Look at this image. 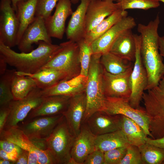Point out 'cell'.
<instances>
[{"mask_svg":"<svg viewBox=\"0 0 164 164\" xmlns=\"http://www.w3.org/2000/svg\"><path fill=\"white\" fill-rule=\"evenodd\" d=\"M19 23L11 0H1L0 42L9 47L17 46Z\"/></svg>","mask_w":164,"mask_h":164,"instance_id":"obj_11","label":"cell"},{"mask_svg":"<svg viewBox=\"0 0 164 164\" xmlns=\"http://www.w3.org/2000/svg\"><path fill=\"white\" fill-rule=\"evenodd\" d=\"M100 63L107 72L113 74L124 73L133 67L132 62L121 58L109 52L102 55Z\"/></svg>","mask_w":164,"mask_h":164,"instance_id":"obj_30","label":"cell"},{"mask_svg":"<svg viewBox=\"0 0 164 164\" xmlns=\"http://www.w3.org/2000/svg\"><path fill=\"white\" fill-rule=\"evenodd\" d=\"M105 0V1H111L112 2H113L114 1H117L118 0Z\"/></svg>","mask_w":164,"mask_h":164,"instance_id":"obj_51","label":"cell"},{"mask_svg":"<svg viewBox=\"0 0 164 164\" xmlns=\"http://www.w3.org/2000/svg\"><path fill=\"white\" fill-rule=\"evenodd\" d=\"M86 104L85 91L71 97L67 109L62 114L70 132L75 137L80 132Z\"/></svg>","mask_w":164,"mask_h":164,"instance_id":"obj_19","label":"cell"},{"mask_svg":"<svg viewBox=\"0 0 164 164\" xmlns=\"http://www.w3.org/2000/svg\"><path fill=\"white\" fill-rule=\"evenodd\" d=\"M145 140L146 143L164 149V136L157 139H153L147 137Z\"/></svg>","mask_w":164,"mask_h":164,"instance_id":"obj_42","label":"cell"},{"mask_svg":"<svg viewBox=\"0 0 164 164\" xmlns=\"http://www.w3.org/2000/svg\"><path fill=\"white\" fill-rule=\"evenodd\" d=\"M159 45L160 53L162 57H164V36L160 37Z\"/></svg>","mask_w":164,"mask_h":164,"instance_id":"obj_46","label":"cell"},{"mask_svg":"<svg viewBox=\"0 0 164 164\" xmlns=\"http://www.w3.org/2000/svg\"><path fill=\"white\" fill-rule=\"evenodd\" d=\"M0 158L3 159L12 161L9 154L1 149H0Z\"/></svg>","mask_w":164,"mask_h":164,"instance_id":"obj_47","label":"cell"},{"mask_svg":"<svg viewBox=\"0 0 164 164\" xmlns=\"http://www.w3.org/2000/svg\"><path fill=\"white\" fill-rule=\"evenodd\" d=\"M71 97L62 95L45 96L41 103L31 111L25 119L62 114L68 107Z\"/></svg>","mask_w":164,"mask_h":164,"instance_id":"obj_21","label":"cell"},{"mask_svg":"<svg viewBox=\"0 0 164 164\" xmlns=\"http://www.w3.org/2000/svg\"><path fill=\"white\" fill-rule=\"evenodd\" d=\"M38 44V47L30 52L19 53L0 42V56L18 71L34 73L43 67L60 47L43 41Z\"/></svg>","mask_w":164,"mask_h":164,"instance_id":"obj_2","label":"cell"},{"mask_svg":"<svg viewBox=\"0 0 164 164\" xmlns=\"http://www.w3.org/2000/svg\"><path fill=\"white\" fill-rule=\"evenodd\" d=\"M72 3L76 4L77 3L79 0H71Z\"/></svg>","mask_w":164,"mask_h":164,"instance_id":"obj_50","label":"cell"},{"mask_svg":"<svg viewBox=\"0 0 164 164\" xmlns=\"http://www.w3.org/2000/svg\"><path fill=\"white\" fill-rule=\"evenodd\" d=\"M101 55L93 54L91 57L85 89L86 108L82 123L86 122L95 112L105 108L106 97L102 85L103 68L100 63Z\"/></svg>","mask_w":164,"mask_h":164,"instance_id":"obj_3","label":"cell"},{"mask_svg":"<svg viewBox=\"0 0 164 164\" xmlns=\"http://www.w3.org/2000/svg\"><path fill=\"white\" fill-rule=\"evenodd\" d=\"M136 44L134 63L131 75L132 93L129 98L130 105L135 108H140V103L148 83V76L143 63L140 52L141 36L134 34Z\"/></svg>","mask_w":164,"mask_h":164,"instance_id":"obj_7","label":"cell"},{"mask_svg":"<svg viewBox=\"0 0 164 164\" xmlns=\"http://www.w3.org/2000/svg\"><path fill=\"white\" fill-rule=\"evenodd\" d=\"M138 147L143 164H161L164 161V149L146 142Z\"/></svg>","mask_w":164,"mask_h":164,"instance_id":"obj_32","label":"cell"},{"mask_svg":"<svg viewBox=\"0 0 164 164\" xmlns=\"http://www.w3.org/2000/svg\"><path fill=\"white\" fill-rule=\"evenodd\" d=\"M71 0H59L52 15L45 20V26L50 36L61 39L65 32L66 21L73 11Z\"/></svg>","mask_w":164,"mask_h":164,"instance_id":"obj_17","label":"cell"},{"mask_svg":"<svg viewBox=\"0 0 164 164\" xmlns=\"http://www.w3.org/2000/svg\"><path fill=\"white\" fill-rule=\"evenodd\" d=\"M7 63L0 56V75L4 74L7 70Z\"/></svg>","mask_w":164,"mask_h":164,"instance_id":"obj_45","label":"cell"},{"mask_svg":"<svg viewBox=\"0 0 164 164\" xmlns=\"http://www.w3.org/2000/svg\"><path fill=\"white\" fill-rule=\"evenodd\" d=\"M44 97L42 90L37 87L25 97L11 102L10 112L3 129L17 128L18 124L25 119L31 111L41 103Z\"/></svg>","mask_w":164,"mask_h":164,"instance_id":"obj_10","label":"cell"},{"mask_svg":"<svg viewBox=\"0 0 164 164\" xmlns=\"http://www.w3.org/2000/svg\"><path fill=\"white\" fill-rule=\"evenodd\" d=\"M63 117L61 114L25 119L18 124L17 128L33 142L46 141Z\"/></svg>","mask_w":164,"mask_h":164,"instance_id":"obj_8","label":"cell"},{"mask_svg":"<svg viewBox=\"0 0 164 164\" xmlns=\"http://www.w3.org/2000/svg\"><path fill=\"white\" fill-rule=\"evenodd\" d=\"M75 138L63 116L46 140L47 149L57 164H72L71 152Z\"/></svg>","mask_w":164,"mask_h":164,"instance_id":"obj_5","label":"cell"},{"mask_svg":"<svg viewBox=\"0 0 164 164\" xmlns=\"http://www.w3.org/2000/svg\"><path fill=\"white\" fill-rule=\"evenodd\" d=\"M126 10L119 9L108 16L92 29L87 32L84 39L89 44L101 36L123 17L127 16Z\"/></svg>","mask_w":164,"mask_h":164,"instance_id":"obj_28","label":"cell"},{"mask_svg":"<svg viewBox=\"0 0 164 164\" xmlns=\"http://www.w3.org/2000/svg\"><path fill=\"white\" fill-rule=\"evenodd\" d=\"M79 47V58L80 65V74L87 77L93 52L91 44L84 39L77 43Z\"/></svg>","mask_w":164,"mask_h":164,"instance_id":"obj_34","label":"cell"},{"mask_svg":"<svg viewBox=\"0 0 164 164\" xmlns=\"http://www.w3.org/2000/svg\"><path fill=\"white\" fill-rule=\"evenodd\" d=\"M14 163L15 162L12 161L2 159H0V164H14Z\"/></svg>","mask_w":164,"mask_h":164,"instance_id":"obj_48","label":"cell"},{"mask_svg":"<svg viewBox=\"0 0 164 164\" xmlns=\"http://www.w3.org/2000/svg\"><path fill=\"white\" fill-rule=\"evenodd\" d=\"M121 116L98 111L92 115L86 123L91 132L97 136L121 129Z\"/></svg>","mask_w":164,"mask_h":164,"instance_id":"obj_20","label":"cell"},{"mask_svg":"<svg viewBox=\"0 0 164 164\" xmlns=\"http://www.w3.org/2000/svg\"><path fill=\"white\" fill-rule=\"evenodd\" d=\"M59 0H38L36 16L41 17L45 20L51 15V13Z\"/></svg>","mask_w":164,"mask_h":164,"instance_id":"obj_36","label":"cell"},{"mask_svg":"<svg viewBox=\"0 0 164 164\" xmlns=\"http://www.w3.org/2000/svg\"><path fill=\"white\" fill-rule=\"evenodd\" d=\"M90 0H80L76 10L73 12L66 29L67 39L77 43L84 39L86 32L85 29V16Z\"/></svg>","mask_w":164,"mask_h":164,"instance_id":"obj_23","label":"cell"},{"mask_svg":"<svg viewBox=\"0 0 164 164\" xmlns=\"http://www.w3.org/2000/svg\"><path fill=\"white\" fill-rule=\"evenodd\" d=\"M119 164H143L138 147L128 145L126 154Z\"/></svg>","mask_w":164,"mask_h":164,"instance_id":"obj_37","label":"cell"},{"mask_svg":"<svg viewBox=\"0 0 164 164\" xmlns=\"http://www.w3.org/2000/svg\"><path fill=\"white\" fill-rule=\"evenodd\" d=\"M133 67L117 74L110 73L103 68L102 85L105 97L129 98L132 93L131 75Z\"/></svg>","mask_w":164,"mask_h":164,"instance_id":"obj_12","label":"cell"},{"mask_svg":"<svg viewBox=\"0 0 164 164\" xmlns=\"http://www.w3.org/2000/svg\"><path fill=\"white\" fill-rule=\"evenodd\" d=\"M87 77L81 74L69 79L62 80L53 86L42 90L45 97L62 95L72 97L85 91Z\"/></svg>","mask_w":164,"mask_h":164,"instance_id":"obj_22","label":"cell"},{"mask_svg":"<svg viewBox=\"0 0 164 164\" xmlns=\"http://www.w3.org/2000/svg\"><path fill=\"white\" fill-rule=\"evenodd\" d=\"M136 25L133 17L127 16L123 17L91 43L93 54L102 55L109 52L114 41L122 32L132 29Z\"/></svg>","mask_w":164,"mask_h":164,"instance_id":"obj_14","label":"cell"},{"mask_svg":"<svg viewBox=\"0 0 164 164\" xmlns=\"http://www.w3.org/2000/svg\"><path fill=\"white\" fill-rule=\"evenodd\" d=\"M12 3V5L13 8H14L15 12L16 11L17 5V3L21 1H25L27 0H11Z\"/></svg>","mask_w":164,"mask_h":164,"instance_id":"obj_49","label":"cell"},{"mask_svg":"<svg viewBox=\"0 0 164 164\" xmlns=\"http://www.w3.org/2000/svg\"><path fill=\"white\" fill-rule=\"evenodd\" d=\"M96 136L91 131L86 123H82L75 138L71 152L72 164H84L87 156L96 149Z\"/></svg>","mask_w":164,"mask_h":164,"instance_id":"obj_16","label":"cell"},{"mask_svg":"<svg viewBox=\"0 0 164 164\" xmlns=\"http://www.w3.org/2000/svg\"><path fill=\"white\" fill-rule=\"evenodd\" d=\"M16 70H7L0 76V106L9 103L14 100L12 91V82Z\"/></svg>","mask_w":164,"mask_h":164,"instance_id":"obj_33","label":"cell"},{"mask_svg":"<svg viewBox=\"0 0 164 164\" xmlns=\"http://www.w3.org/2000/svg\"><path fill=\"white\" fill-rule=\"evenodd\" d=\"M28 164H39L37 157L34 154L28 152Z\"/></svg>","mask_w":164,"mask_h":164,"instance_id":"obj_44","label":"cell"},{"mask_svg":"<svg viewBox=\"0 0 164 164\" xmlns=\"http://www.w3.org/2000/svg\"><path fill=\"white\" fill-rule=\"evenodd\" d=\"M37 87L36 83L31 77L19 75L16 71L12 82V91L14 100L22 99Z\"/></svg>","mask_w":164,"mask_h":164,"instance_id":"obj_31","label":"cell"},{"mask_svg":"<svg viewBox=\"0 0 164 164\" xmlns=\"http://www.w3.org/2000/svg\"><path fill=\"white\" fill-rule=\"evenodd\" d=\"M0 139L8 140L29 152L34 154L37 157L39 164H57L48 150H43L38 148L18 128L3 129L0 133Z\"/></svg>","mask_w":164,"mask_h":164,"instance_id":"obj_13","label":"cell"},{"mask_svg":"<svg viewBox=\"0 0 164 164\" xmlns=\"http://www.w3.org/2000/svg\"><path fill=\"white\" fill-rule=\"evenodd\" d=\"M121 115V129L130 144L138 147L145 143L147 135L143 128L133 120Z\"/></svg>","mask_w":164,"mask_h":164,"instance_id":"obj_29","label":"cell"},{"mask_svg":"<svg viewBox=\"0 0 164 164\" xmlns=\"http://www.w3.org/2000/svg\"><path fill=\"white\" fill-rule=\"evenodd\" d=\"M28 152L22 149L17 159L15 162V164H28Z\"/></svg>","mask_w":164,"mask_h":164,"instance_id":"obj_43","label":"cell"},{"mask_svg":"<svg viewBox=\"0 0 164 164\" xmlns=\"http://www.w3.org/2000/svg\"><path fill=\"white\" fill-rule=\"evenodd\" d=\"M9 103L0 106V133L3 130L10 112Z\"/></svg>","mask_w":164,"mask_h":164,"instance_id":"obj_41","label":"cell"},{"mask_svg":"<svg viewBox=\"0 0 164 164\" xmlns=\"http://www.w3.org/2000/svg\"><path fill=\"white\" fill-rule=\"evenodd\" d=\"M142 99L149 118L151 138L164 136V77L157 86L144 93Z\"/></svg>","mask_w":164,"mask_h":164,"instance_id":"obj_4","label":"cell"},{"mask_svg":"<svg viewBox=\"0 0 164 164\" xmlns=\"http://www.w3.org/2000/svg\"><path fill=\"white\" fill-rule=\"evenodd\" d=\"M119 9H121L117 2L114 3L109 1L90 0L85 16L86 33Z\"/></svg>","mask_w":164,"mask_h":164,"instance_id":"obj_18","label":"cell"},{"mask_svg":"<svg viewBox=\"0 0 164 164\" xmlns=\"http://www.w3.org/2000/svg\"><path fill=\"white\" fill-rule=\"evenodd\" d=\"M162 164H164V161L163 162H162Z\"/></svg>","mask_w":164,"mask_h":164,"instance_id":"obj_53","label":"cell"},{"mask_svg":"<svg viewBox=\"0 0 164 164\" xmlns=\"http://www.w3.org/2000/svg\"><path fill=\"white\" fill-rule=\"evenodd\" d=\"M109 52L130 61H135L136 44L132 29L125 31L118 36Z\"/></svg>","mask_w":164,"mask_h":164,"instance_id":"obj_24","label":"cell"},{"mask_svg":"<svg viewBox=\"0 0 164 164\" xmlns=\"http://www.w3.org/2000/svg\"><path fill=\"white\" fill-rule=\"evenodd\" d=\"M0 147L9 154L11 160L15 162L22 150L16 144L4 139H0Z\"/></svg>","mask_w":164,"mask_h":164,"instance_id":"obj_39","label":"cell"},{"mask_svg":"<svg viewBox=\"0 0 164 164\" xmlns=\"http://www.w3.org/2000/svg\"><path fill=\"white\" fill-rule=\"evenodd\" d=\"M103 111L111 115L120 114L131 119L143 128L147 135L152 137L149 129V118L145 109L132 107L129 98L106 97Z\"/></svg>","mask_w":164,"mask_h":164,"instance_id":"obj_9","label":"cell"},{"mask_svg":"<svg viewBox=\"0 0 164 164\" xmlns=\"http://www.w3.org/2000/svg\"><path fill=\"white\" fill-rule=\"evenodd\" d=\"M127 148L118 147L104 152V164H119L126 154Z\"/></svg>","mask_w":164,"mask_h":164,"instance_id":"obj_38","label":"cell"},{"mask_svg":"<svg viewBox=\"0 0 164 164\" xmlns=\"http://www.w3.org/2000/svg\"><path fill=\"white\" fill-rule=\"evenodd\" d=\"M121 9L126 10L130 9L147 10L156 8L160 5L158 0H118Z\"/></svg>","mask_w":164,"mask_h":164,"instance_id":"obj_35","label":"cell"},{"mask_svg":"<svg viewBox=\"0 0 164 164\" xmlns=\"http://www.w3.org/2000/svg\"><path fill=\"white\" fill-rule=\"evenodd\" d=\"M160 22L159 14L155 19L145 25L139 23L138 31L141 36L140 52L143 63L148 76L145 90L158 85L164 77V63L159 51L158 29Z\"/></svg>","mask_w":164,"mask_h":164,"instance_id":"obj_1","label":"cell"},{"mask_svg":"<svg viewBox=\"0 0 164 164\" xmlns=\"http://www.w3.org/2000/svg\"><path fill=\"white\" fill-rule=\"evenodd\" d=\"M16 73L30 77L35 81L37 87L42 90L49 88L62 80L69 79L64 72L51 68H44L33 73H25L17 70Z\"/></svg>","mask_w":164,"mask_h":164,"instance_id":"obj_25","label":"cell"},{"mask_svg":"<svg viewBox=\"0 0 164 164\" xmlns=\"http://www.w3.org/2000/svg\"><path fill=\"white\" fill-rule=\"evenodd\" d=\"M129 145L125 135L121 129L97 136L96 138V149L104 152L118 147H127Z\"/></svg>","mask_w":164,"mask_h":164,"instance_id":"obj_27","label":"cell"},{"mask_svg":"<svg viewBox=\"0 0 164 164\" xmlns=\"http://www.w3.org/2000/svg\"><path fill=\"white\" fill-rule=\"evenodd\" d=\"M84 164H104V152L95 149L87 156Z\"/></svg>","mask_w":164,"mask_h":164,"instance_id":"obj_40","label":"cell"},{"mask_svg":"<svg viewBox=\"0 0 164 164\" xmlns=\"http://www.w3.org/2000/svg\"><path fill=\"white\" fill-rule=\"evenodd\" d=\"M37 1L22 0L19 2L17 3L16 12L19 23L17 37V44L25 30L33 21L36 17Z\"/></svg>","mask_w":164,"mask_h":164,"instance_id":"obj_26","label":"cell"},{"mask_svg":"<svg viewBox=\"0 0 164 164\" xmlns=\"http://www.w3.org/2000/svg\"><path fill=\"white\" fill-rule=\"evenodd\" d=\"M158 0L159 1V2L160 1L164 3V0Z\"/></svg>","mask_w":164,"mask_h":164,"instance_id":"obj_52","label":"cell"},{"mask_svg":"<svg viewBox=\"0 0 164 164\" xmlns=\"http://www.w3.org/2000/svg\"><path fill=\"white\" fill-rule=\"evenodd\" d=\"M60 45L59 49L42 69L51 68L62 71L66 74L69 79L80 74L81 68L77 43L69 40Z\"/></svg>","mask_w":164,"mask_h":164,"instance_id":"obj_6","label":"cell"},{"mask_svg":"<svg viewBox=\"0 0 164 164\" xmlns=\"http://www.w3.org/2000/svg\"><path fill=\"white\" fill-rule=\"evenodd\" d=\"M43 41L52 43L45 22L41 17L36 16L24 32L17 45L21 52L27 53L33 50L32 45Z\"/></svg>","mask_w":164,"mask_h":164,"instance_id":"obj_15","label":"cell"}]
</instances>
